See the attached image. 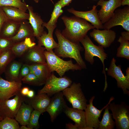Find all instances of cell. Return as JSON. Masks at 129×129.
<instances>
[{"label": "cell", "mask_w": 129, "mask_h": 129, "mask_svg": "<svg viewBox=\"0 0 129 129\" xmlns=\"http://www.w3.org/2000/svg\"><path fill=\"white\" fill-rule=\"evenodd\" d=\"M116 60L113 58L107 70L108 75L115 79L117 81V86L121 89L124 94L129 95V79L122 72L120 65L117 66Z\"/></svg>", "instance_id": "8fae6325"}, {"label": "cell", "mask_w": 129, "mask_h": 129, "mask_svg": "<svg viewBox=\"0 0 129 129\" xmlns=\"http://www.w3.org/2000/svg\"><path fill=\"white\" fill-rule=\"evenodd\" d=\"M63 111L68 118L75 123L79 129H88L86 126L85 113L84 110L70 108L66 105Z\"/></svg>", "instance_id": "e0dca14e"}, {"label": "cell", "mask_w": 129, "mask_h": 129, "mask_svg": "<svg viewBox=\"0 0 129 129\" xmlns=\"http://www.w3.org/2000/svg\"><path fill=\"white\" fill-rule=\"evenodd\" d=\"M0 129H20V127L15 119L7 117L0 121Z\"/></svg>", "instance_id": "836d02e7"}, {"label": "cell", "mask_w": 129, "mask_h": 129, "mask_svg": "<svg viewBox=\"0 0 129 129\" xmlns=\"http://www.w3.org/2000/svg\"><path fill=\"white\" fill-rule=\"evenodd\" d=\"M108 106L112 112V118L115 120L116 129H129V106L122 102L119 104L111 102Z\"/></svg>", "instance_id": "52a82bcc"}, {"label": "cell", "mask_w": 129, "mask_h": 129, "mask_svg": "<svg viewBox=\"0 0 129 129\" xmlns=\"http://www.w3.org/2000/svg\"><path fill=\"white\" fill-rule=\"evenodd\" d=\"M29 90V88L27 87H23L21 88L20 91V93L22 96H27Z\"/></svg>", "instance_id": "ab89813d"}, {"label": "cell", "mask_w": 129, "mask_h": 129, "mask_svg": "<svg viewBox=\"0 0 129 129\" xmlns=\"http://www.w3.org/2000/svg\"><path fill=\"white\" fill-rule=\"evenodd\" d=\"M1 52H0V54L1 53Z\"/></svg>", "instance_id": "816d5d0a"}, {"label": "cell", "mask_w": 129, "mask_h": 129, "mask_svg": "<svg viewBox=\"0 0 129 129\" xmlns=\"http://www.w3.org/2000/svg\"><path fill=\"white\" fill-rule=\"evenodd\" d=\"M118 41L120 45L117 49L116 56L117 57L129 59V42L120 36Z\"/></svg>", "instance_id": "1f68e13d"}, {"label": "cell", "mask_w": 129, "mask_h": 129, "mask_svg": "<svg viewBox=\"0 0 129 129\" xmlns=\"http://www.w3.org/2000/svg\"><path fill=\"white\" fill-rule=\"evenodd\" d=\"M62 91L54 95L46 111L50 117L51 121L53 122L57 117L63 111L66 104Z\"/></svg>", "instance_id": "9a60e30c"}, {"label": "cell", "mask_w": 129, "mask_h": 129, "mask_svg": "<svg viewBox=\"0 0 129 129\" xmlns=\"http://www.w3.org/2000/svg\"><path fill=\"white\" fill-rule=\"evenodd\" d=\"M81 86L80 83L73 82L62 92L73 108L84 110L87 104V101Z\"/></svg>", "instance_id": "5b68a950"}, {"label": "cell", "mask_w": 129, "mask_h": 129, "mask_svg": "<svg viewBox=\"0 0 129 129\" xmlns=\"http://www.w3.org/2000/svg\"><path fill=\"white\" fill-rule=\"evenodd\" d=\"M14 43L11 38L0 36V52L11 48Z\"/></svg>", "instance_id": "8d00e7d4"}, {"label": "cell", "mask_w": 129, "mask_h": 129, "mask_svg": "<svg viewBox=\"0 0 129 129\" xmlns=\"http://www.w3.org/2000/svg\"><path fill=\"white\" fill-rule=\"evenodd\" d=\"M127 78L129 79V68L128 67L126 70V75Z\"/></svg>", "instance_id": "7dc6e473"}, {"label": "cell", "mask_w": 129, "mask_h": 129, "mask_svg": "<svg viewBox=\"0 0 129 129\" xmlns=\"http://www.w3.org/2000/svg\"><path fill=\"white\" fill-rule=\"evenodd\" d=\"M121 36L125 39L129 40V32H123L121 33Z\"/></svg>", "instance_id": "7bdbcfd3"}, {"label": "cell", "mask_w": 129, "mask_h": 129, "mask_svg": "<svg viewBox=\"0 0 129 129\" xmlns=\"http://www.w3.org/2000/svg\"><path fill=\"white\" fill-rule=\"evenodd\" d=\"M72 83V81L69 78L66 76L58 77L53 72L38 93H44L49 96H52L62 91L70 86Z\"/></svg>", "instance_id": "8992f818"}, {"label": "cell", "mask_w": 129, "mask_h": 129, "mask_svg": "<svg viewBox=\"0 0 129 129\" xmlns=\"http://www.w3.org/2000/svg\"><path fill=\"white\" fill-rule=\"evenodd\" d=\"M97 6L94 5L91 10L85 11H77L73 8L68 9L67 10L75 16L89 22L96 29H103V24L99 18Z\"/></svg>", "instance_id": "2e32d148"}, {"label": "cell", "mask_w": 129, "mask_h": 129, "mask_svg": "<svg viewBox=\"0 0 129 129\" xmlns=\"http://www.w3.org/2000/svg\"><path fill=\"white\" fill-rule=\"evenodd\" d=\"M121 5L124 6L125 5H129V0H122L121 2Z\"/></svg>", "instance_id": "f6af8a7d"}, {"label": "cell", "mask_w": 129, "mask_h": 129, "mask_svg": "<svg viewBox=\"0 0 129 129\" xmlns=\"http://www.w3.org/2000/svg\"><path fill=\"white\" fill-rule=\"evenodd\" d=\"M27 7L29 15L28 22L33 29L34 36L37 38L45 31L43 26L44 22L39 15L34 12L32 6L27 5Z\"/></svg>", "instance_id": "ac0fdd59"}, {"label": "cell", "mask_w": 129, "mask_h": 129, "mask_svg": "<svg viewBox=\"0 0 129 129\" xmlns=\"http://www.w3.org/2000/svg\"><path fill=\"white\" fill-rule=\"evenodd\" d=\"M62 8L60 1H58L54 5L49 21L47 23L43 22V26L44 27H45L47 29L53 28L55 29L57 27V23L58 18L63 12Z\"/></svg>", "instance_id": "f1b7e54d"}, {"label": "cell", "mask_w": 129, "mask_h": 129, "mask_svg": "<svg viewBox=\"0 0 129 129\" xmlns=\"http://www.w3.org/2000/svg\"><path fill=\"white\" fill-rule=\"evenodd\" d=\"M22 81H10L0 77V99H8L19 92Z\"/></svg>", "instance_id": "5bb4252c"}, {"label": "cell", "mask_w": 129, "mask_h": 129, "mask_svg": "<svg viewBox=\"0 0 129 129\" xmlns=\"http://www.w3.org/2000/svg\"><path fill=\"white\" fill-rule=\"evenodd\" d=\"M95 96H92L89 100V103L87 104L84 110L85 113L86 124L88 129H98L100 121L99 118L103 110L115 98L111 97L108 103L101 110L97 109L93 104V101Z\"/></svg>", "instance_id": "9c48e42d"}, {"label": "cell", "mask_w": 129, "mask_h": 129, "mask_svg": "<svg viewBox=\"0 0 129 129\" xmlns=\"http://www.w3.org/2000/svg\"><path fill=\"white\" fill-rule=\"evenodd\" d=\"M20 129H30L27 125H22L20 127Z\"/></svg>", "instance_id": "bcb514c9"}, {"label": "cell", "mask_w": 129, "mask_h": 129, "mask_svg": "<svg viewBox=\"0 0 129 129\" xmlns=\"http://www.w3.org/2000/svg\"><path fill=\"white\" fill-rule=\"evenodd\" d=\"M1 7L9 19L18 21L28 20L29 13L20 9L10 6Z\"/></svg>", "instance_id": "d4e9b609"}, {"label": "cell", "mask_w": 129, "mask_h": 129, "mask_svg": "<svg viewBox=\"0 0 129 129\" xmlns=\"http://www.w3.org/2000/svg\"><path fill=\"white\" fill-rule=\"evenodd\" d=\"M20 91L13 99H0V116L14 118L24 99Z\"/></svg>", "instance_id": "ba28073f"}, {"label": "cell", "mask_w": 129, "mask_h": 129, "mask_svg": "<svg viewBox=\"0 0 129 129\" xmlns=\"http://www.w3.org/2000/svg\"><path fill=\"white\" fill-rule=\"evenodd\" d=\"M80 42L82 45L85 49V58L86 61L92 65L94 62V58L96 56L99 58L102 62L103 66L102 72L104 74L105 77V86H107L104 61L107 59L108 56L105 52L104 48L100 45L97 46L95 45L87 35L81 40Z\"/></svg>", "instance_id": "277c9868"}, {"label": "cell", "mask_w": 129, "mask_h": 129, "mask_svg": "<svg viewBox=\"0 0 129 129\" xmlns=\"http://www.w3.org/2000/svg\"><path fill=\"white\" fill-rule=\"evenodd\" d=\"M29 65L30 73L35 74L45 83L52 73L47 63L44 64L33 63Z\"/></svg>", "instance_id": "484cf974"}, {"label": "cell", "mask_w": 129, "mask_h": 129, "mask_svg": "<svg viewBox=\"0 0 129 129\" xmlns=\"http://www.w3.org/2000/svg\"><path fill=\"white\" fill-rule=\"evenodd\" d=\"M33 110L29 104L23 102L20 106L15 117V119L21 125H27Z\"/></svg>", "instance_id": "4316f807"}, {"label": "cell", "mask_w": 129, "mask_h": 129, "mask_svg": "<svg viewBox=\"0 0 129 129\" xmlns=\"http://www.w3.org/2000/svg\"><path fill=\"white\" fill-rule=\"evenodd\" d=\"M21 21L8 19L3 24L0 32V36L11 38L17 33L20 25Z\"/></svg>", "instance_id": "cb8c5ba5"}, {"label": "cell", "mask_w": 129, "mask_h": 129, "mask_svg": "<svg viewBox=\"0 0 129 129\" xmlns=\"http://www.w3.org/2000/svg\"><path fill=\"white\" fill-rule=\"evenodd\" d=\"M39 0H33L36 3H38Z\"/></svg>", "instance_id": "c3c4849f"}, {"label": "cell", "mask_w": 129, "mask_h": 129, "mask_svg": "<svg viewBox=\"0 0 129 129\" xmlns=\"http://www.w3.org/2000/svg\"><path fill=\"white\" fill-rule=\"evenodd\" d=\"M46 50L44 47L36 45L25 54V59L32 64H45L46 62L44 51Z\"/></svg>", "instance_id": "d6986e66"}, {"label": "cell", "mask_w": 129, "mask_h": 129, "mask_svg": "<svg viewBox=\"0 0 129 129\" xmlns=\"http://www.w3.org/2000/svg\"><path fill=\"white\" fill-rule=\"evenodd\" d=\"M122 0H100L97 6L99 5L101 8L98 11L99 18L103 24L107 22L113 15L117 8L121 5Z\"/></svg>", "instance_id": "7c38bea8"}, {"label": "cell", "mask_w": 129, "mask_h": 129, "mask_svg": "<svg viewBox=\"0 0 129 129\" xmlns=\"http://www.w3.org/2000/svg\"><path fill=\"white\" fill-rule=\"evenodd\" d=\"M58 41V46L54 48V53L59 57L72 58L82 69H86V66L80 54L83 48L80 43L73 42L65 38L61 31L57 29L55 32Z\"/></svg>", "instance_id": "7a4b0ae2"}, {"label": "cell", "mask_w": 129, "mask_h": 129, "mask_svg": "<svg viewBox=\"0 0 129 129\" xmlns=\"http://www.w3.org/2000/svg\"><path fill=\"white\" fill-rule=\"evenodd\" d=\"M65 28L61 32L66 38L75 43H80L86 35L88 31L95 28L85 20L76 16H64L61 18Z\"/></svg>", "instance_id": "6da1fadb"}, {"label": "cell", "mask_w": 129, "mask_h": 129, "mask_svg": "<svg viewBox=\"0 0 129 129\" xmlns=\"http://www.w3.org/2000/svg\"><path fill=\"white\" fill-rule=\"evenodd\" d=\"M47 29L48 33L45 31L42 35L37 38L38 44L44 46L47 51H50L57 47L58 45V43L55 41L53 37V32L54 29Z\"/></svg>", "instance_id": "603a6c76"}, {"label": "cell", "mask_w": 129, "mask_h": 129, "mask_svg": "<svg viewBox=\"0 0 129 129\" xmlns=\"http://www.w3.org/2000/svg\"><path fill=\"white\" fill-rule=\"evenodd\" d=\"M52 2V3L53 4H54V3L53 2V1L52 0H50Z\"/></svg>", "instance_id": "f907efd6"}, {"label": "cell", "mask_w": 129, "mask_h": 129, "mask_svg": "<svg viewBox=\"0 0 129 129\" xmlns=\"http://www.w3.org/2000/svg\"><path fill=\"white\" fill-rule=\"evenodd\" d=\"M116 35L115 31L110 29L100 30L94 28L90 33L96 42L104 48L109 47L114 42Z\"/></svg>", "instance_id": "4fadbf2b"}, {"label": "cell", "mask_w": 129, "mask_h": 129, "mask_svg": "<svg viewBox=\"0 0 129 129\" xmlns=\"http://www.w3.org/2000/svg\"><path fill=\"white\" fill-rule=\"evenodd\" d=\"M35 37L32 26L27 20H25L21 21L17 32L10 38L15 43L23 41L27 38H34Z\"/></svg>", "instance_id": "44dd1931"}, {"label": "cell", "mask_w": 129, "mask_h": 129, "mask_svg": "<svg viewBox=\"0 0 129 129\" xmlns=\"http://www.w3.org/2000/svg\"><path fill=\"white\" fill-rule=\"evenodd\" d=\"M21 80L24 83L35 86H40L45 84L38 77L31 73L22 78Z\"/></svg>", "instance_id": "e575fe53"}, {"label": "cell", "mask_w": 129, "mask_h": 129, "mask_svg": "<svg viewBox=\"0 0 129 129\" xmlns=\"http://www.w3.org/2000/svg\"><path fill=\"white\" fill-rule=\"evenodd\" d=\"M60 4L62 7L68 6L71 3L72 0H59Z\"/></svg>", "instance_id": "60d3db41"}, {"label": "cell", "mask_w": 129, "mask_h": 129, "mask_svg": "<svg viewBox=\"0 0 129 129\" xmlns=\"http://www.w3.org/2000/svg\"><path fill=\"white\" fill-rule=\"evenodd\" d=\"M3 118L0 116V121L2 120Z\"/></svg>", "instance_id": "681fc988"}, {"label": "cell", "mask_w": 129, "mask_h": 129, "mask_svg": "<svg viewBox=\"0 0 129 129\" xmlns=\"http://www.w3.org/2000/svg\"><path fill=\"white\" fill-rule=\"evenodd\" d=\"M8 19H9L1 7H0V32L3 24Z\"/></svg>", "instance_id": "f35d334b"}, {"label": "cell", "mask_w": 129, "mask_h": 129, "mask_svg": "<svg viewBox=\"0 0 129 129\" xmlns=\"http://www.w3.org/2000/svg\"><path fill=\"white\" fill-rule=\"evenodd\" d=\"M118 25L129 32V6L116 10L113 16L103 24V29H110Z\"/></svg>", "instance_id": "30bf717a"}, {"label": "cell", "mask_w": 129, "mask_h": 129, "mask_svg": "<svg viewBox=\"0 0 129 129\" xmlns=\"http://www.w3.org/2000/svg\"><path fill=\"white\" fill-rule=\"evenodd\" d=\"M16 57L11 49L2 52L0 54V75L4 72L9 64Z\"/></svg>", "instance_id": "4dcf8cb0"}, {"label": "cell", "mask_w": 129, "mask_h": 129, "mask_svg": "<svg viewBox=\"0 0 129 129\" xmlns=\"http://www.w3.org/2000/svg\"><path fill=\"white\" fill-rule=\"evenodd\" d=\"M41 114L39 111L34 109L31 115L28 124L27 125V126L30 129H38L39 128V124L38 120Z\"/></svg>", "instance_id": "d590c367"}, {"label": "cell", "mask_w": 129, "mask_h": 129, "mask_svg": "<svg viewBox=\"0 0 129 129\" xmlns=\"http://www.w3.org/2000/svg\"><path fill=\"white\" fill-rule=\"evenodd\" d=\"M108 105L105 109L102 119L99 123L98 129H113L115 126V122L113 119L112 114L109 112Z\"/></svg>", "instance_id": "f546056e"}, {"label": "cell", "mask_w": 129, "mask_h": 129, "mask_svg": "<svg viewBox=\"0 0 129 129\" xmlns=\"http://www.w3.org/2000/svg\"><path fill=\"white\" fill-rule=\"evenodd\" d=\"M46 62L52 72L56 71L60 77L63 76L67 71L81 70V68L77 63L74 64L71 60L65 61L60 58L53 50L44 51Z\"/></svg>", "instance_id": "3957f363"}, {"label": "cell", "mask_w": 129, "mask_h": 129, "mask_svg": "<svg viewBox=\"0 0 129 129\" xmlns=\"http://www.w3.org/2000/svg\"><path fill=\"white\" fill-rule=\"evenodd\" d=\"M66 127L67 129H79L78 126L75 124H73L70 123L66 124Z\"/></svg>", "instance_id": "b9f144b4"}, {"label": "cell", "mask_w": 129, "mask_h": 129, "mask_svg": "<svg viewBox=\"0 0 129 129\" xmlns=\"http://www.w3.org/2000/svg\"><path fill=\"white\" fill-rule=\"evenodd\" d=\"M35 40L34 38H27L23 41L15 43L10 49L16 57H21L36 45Z\"/></svg>", "instance_id": "7402d4cb"}, {"label": "cell", "mask_w": 129, "mask_h": 129, "mask_svg": "<svg viewBox=\"0 0 129 129\" xmlns=\"http://www.w3.org/2000/svg\"><path fill=\"white\" fill-rule=\"evenodd\" d=\"M22 64L18 61H12L8 65L7 68L5 72L7 79L9 81H21L19 78V75Z\"/></svg>", "instance_id": "83f0119b"}, {"label": "cell", "mask_w": 129, "mask_h": 129, "mask_svg": "<svg viewBox=\"0 0 129 129\" xmlns=\"http://www.w3.org/2000/svg\"><path fill=\"white\" fill-rule=\"evenodd\" d=\"M30 72V68L29 65L25 64L22 65L20 73L19 78L20 80H21L22 78L27 76Z\"/></svg>", "instance_id": "74e56055"}, {"label": "cell", "mask_w": 129, "mask_h": 129, "mask_svg": "<svg viewBox=\"0 0 129 129\" xmlns=\"http://www.w3.org/2000/svg\"><path fill=\"white\" fill-rule=\"evenodd\" d=\"M27 5L24 0H0V7H15L26 12L27 10Z\"/></svg>", "instance_id": "d6a6232c"}, {"label": "cell", "mask_w": 129, "mask_h": 129, "mask_svg": "<svg viewBox=\"0 0 129 129\" xmlns=\"http://www.w3.org/2000/svg\"><path fill=\"white\" fill-rule=\"evenodd\" d=\"M35 96V92L34 91L32 90H30L27 96L29 98L31 99L33 98Z\"/></svg>", "instance_id": "ee69618b"}, {"label": "cell", "mask_w": 129, "mask_h": 129, "mask_svg": "<svg viewBox=\"0 0 129 129\" xmlns=\"http://www.w3.org/2000/svg\"><path fill=\"white\" fill-rule=\"evenodd\" d=\"M29 104L33 109L42 113L46 111L51 100L50 96L44 93H38L32 98H29Z\"/></svg>", "instance_id": "ffe728a7"}]
</instances>
